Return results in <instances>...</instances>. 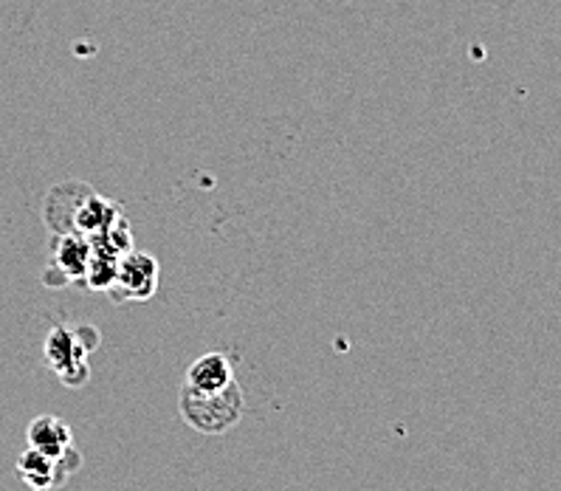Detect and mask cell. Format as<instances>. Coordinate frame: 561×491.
Masks as SVG:
<instances>
[{
    "instance_id": "1",
    "label": "cell",
    "mask_w": 561,
    "mask_h": 491,
    "mask_svg": "<svg viewBox=\"0 0 561 491\" xmlns=\"http://www.w3.org/2000/svg\"><path fill=\"white\" fill-rule=\"evenodd\" d=\"M179 407L184 421L195 432H201V435H224L231 426L240 424L245 410V399L238 381L220 392H198L184 387V390H181Z\"/></svg>"
},
{
    "instance_id": "2",
    "label": "cell",
    "mask_w": 561,
    "mask_h": 491,
    "mask_svg": "<svg viewBox=\"0 0 561 491\" xmlns=\"http://www.w3.org/2000/svg\"><path fill=\"white\" fill-rule=\"evenodd\" d=\"M88 353H91V347L82 339L80 328L57 326L48 331L46 362L68 387H82L88 381Z\"/></svg>"
},
{
    "instance_id": "3",
    "label": "cell",
    "mask_w": 561,
    "mask_h": 491,
    "mask_svg": "<svg viewBox=\"0 0 561 491\" xmlns=\"http://www.w3.org/2000/svg\"><path fill=\"white\" fill-rule=\"evenodd\" d=\"M159 288V263L152 254L127 252L119 258V269H116V279L107 288L116 302L122 299H150Z\"/></svg>"
},
{
    "instance_id": "4",
    "label": "cell",
    "mask_w": 561,
    "mask_h": 491,
    "mask_svg": "<svg viewBox=\"0 0 561 491\" xmlns=\"http://www.w3.org/2000/svg\"><path fill=\"white\" fill-rule=\"evenodd\" d=\"M77 469H80V452L77 449H68L60 460H54L48 458V455H43V452L28 446V452H23L21 460H18V475H21V478L26 480L28 489L34 491L57 489V486L66 483Z\"/></svg>"
},
{
    "instance_id": "5",
    "label": "cell",
    "mask_w": 561,
    "mask_h": 491,
    "mask_svg": "<svg viewBox=\"0 0 561 491\" xmlns=\"http://www.w3.org/2000/svg\"><path fill=\"white\" fill-rule=\"evenodd\" d=\"M91 193V186L80 184V181H68V184L54 186L46 198V213H43L48 229L54 235H71L77 213H80V206L85 204V198Z\"/></svg>"
},
{
    "instance_id": "6",
    "label": "cell",
    "mask_w": 561,
    "mask_h": 491,
    "mask_svg": "<svg viewBox=\"0 0 561 491\" xmlns=\"http://www.w3.org/2000/svg\"><path fill=\"white\" fill-rule=\"evenodd\" d=\"M234 367H231L229 356L224 353H206V356L195 358L186 370L184 387L198 392H220L226 387L234 385Z\"/></svg>"
},
{
    "instance_id": "7",
    "label": "cell",
    "mask_w": 561,
    "mask_h": 491,
    "mask_svg": "<svg viewBox=\"0 0 561 491\" xmlns=\"http://www.w3.org/2000/svg\"><path fill=\"white\" fill-rule=\"evenodd\" d=\"M28 446L48 458L60 460L68 449L73 446V432L66 421H60L57 415H41V419H34L26 430Z\"/></svg>"
},
{
    "instance_id": "8",
    "label": "cell",
    "mask_w": 561,
    "mask_h": 491,
    "mask_svg": "<svg viewBox=\"0 0 561 491\" xmlns=\"http://www.w3.org/2000/svg\"><path fill=\"white\" fill-rule=\"evenodd\" d=\"M91 254L93 246L85 235H57V246H54V269H60L68 279H82L85 277Z\"/></svg>"
},
{
    "instance_id": "9",
    "label": "cell",
    "mask_w": 561,
    "mask_h": 491,
    "mask_svg": "<svg viewBox=\"0 0 561 491\" xmlns=\"http://www.w3.org/2000/svg\"><path fill=\"white\" fill-rule=\"evenodd\" d=\"M116 269H119V258L93 249L91 260H88L85 277L82 279H85L88 288H93V292H105V288L113 286V279H116Z\"/></svg>"
}]
</instances>
